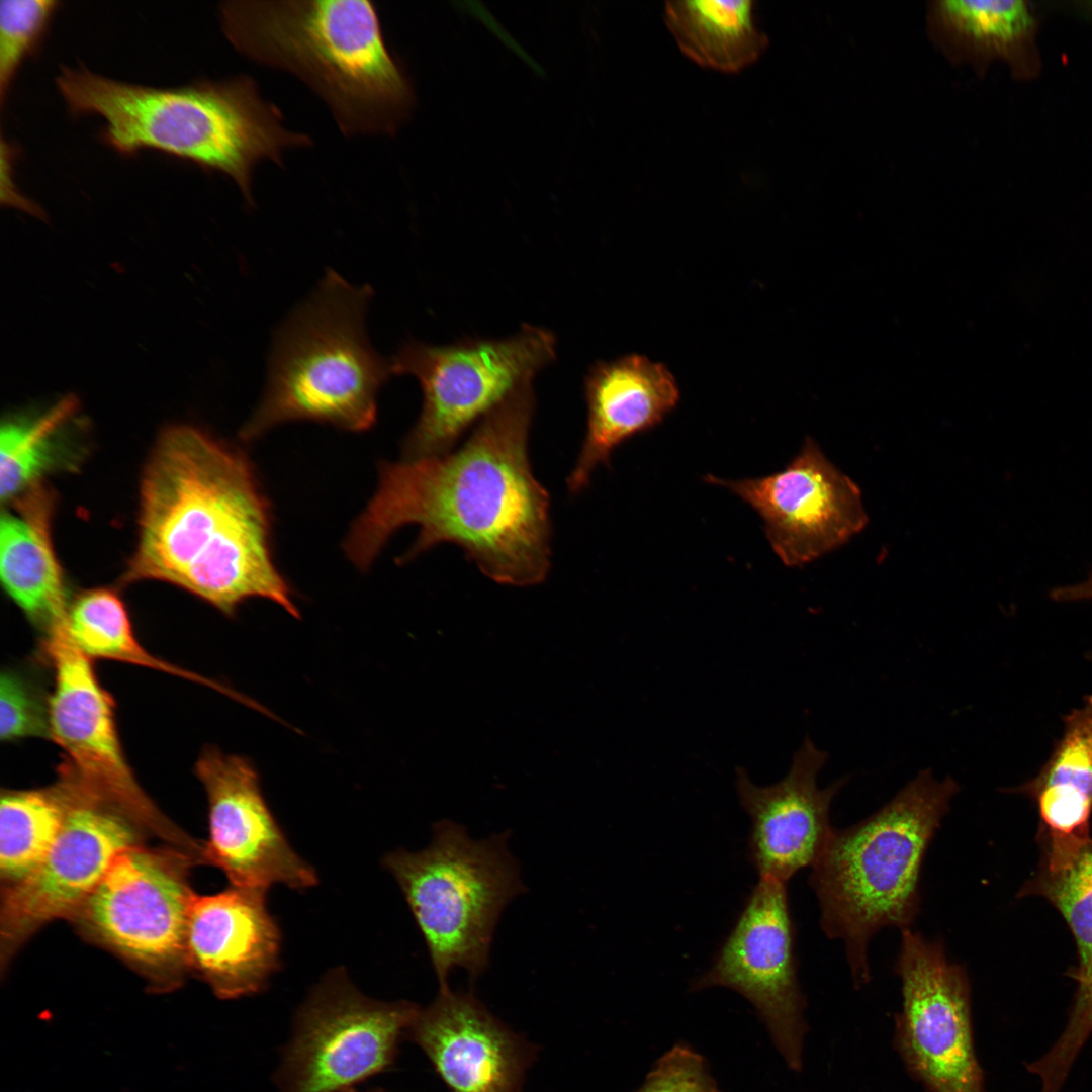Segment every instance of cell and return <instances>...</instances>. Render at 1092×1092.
<instances>
[{"label": "cell", "instance_id": "obj_1", "mask_svg": "<svg viewBox=\"0 0 1092 1092\" xmlns=\"http://www.w3.org/2000/svg\"><path fill=\"white\" fill-rule=\"evenodd\" d=\"M534 406L530 384L482 419L456 451L383 462L377 489L344 542L348 558L366 570L389 538L413 524L420 531L403 563L449 542L495 582L541 583L550 568V517L528 455Z\"/></svg>", "mask_w": 1092, "mask_h": 1092}, {"label": "cell", "instance_id": "obj_2", "mask_svg": "<svg viewBox=\"0 0 1092 1092\" xmlns=\"http://www.w3.org/2000/svg\"><path fill=\"white\" fill-rule=\"evenodd\" d=\"M123 582L174 584L226 616L252 598L300 612L271 548V509L241 451L189 425L163 430L144 470Z\"/></svg>", "mask_w": 1092, "mask_h": 1092}, {"label": "cell", "instance_id": "obj_3", "mask_svg": "<svg viewBox=\"0 0 1092 1092\" xmlns=\"http://www.w3.org/2000/svg\"><path fill=\"white\" fill-rule=\"evenodd\" d=\"M219 13L238 52L300 79L344 135H392L410 116L412 83L373 2L241 0L223 2Z\"/></svg>", "mask_w": 1092, "mask_h": 1092}, {"label": "cell", "instance_id": "obj_4", "mask_svg": "<svg viewBox=\"0 0 1092 1092\" xmlns=\"http://www.w3.org/2000/svg\"><path fill=\"white\" fill-rule=\"evenodd\" d=\"M57 86L73 115L105 119L102 139L117 152L155 149L219 171L250 206L260 162L282 166L285 152L312 145L308 134L283 125L282 112L248 75L156 88L62 67Z\"/></svg>", "mask_w": 1092, "mask_h": 1092}, {"label": "cell", "instance_id": "obj_5", "mask_svg": "<svg viewBox=\"0 0 1092 1092\" xmlns=\"http://www.w3.org/2000/svg\"><path fill=\"white\" fill-rule=\"evenodd\" d=\"M959 785L921 770L873 815L832 830L809 884L820 926L842 941L853 984L871 979L868 948L885 927L910 928L920 906L918 881L926 849Z\"/></svg>", "mask_w": 1092, "mask_h": 1092}, {"label": "cell", "instance_id": "obj_6", "mask_svg": "<svg viewBox=\"0 0 1092 1092\" xmlns=\"http://www.w3.org/2000/svg\"><path fill=\"white\" fill-rule=\"evenodd\" d=\"M372 290L329 269L312 295L277 331L263 397L241 430L252 441L291 421L328 423L353 432L376 420L390 359L370 345L365 312Z\"/></svg>", "mask_w": 1092, "mask_h": 1092}, {"label": "cell", "instance_id": "obj_7", "mask_svg": "<svg viewBox=\"0 0 1092 1092\" xmlns=\"http://www.w3.org/2000/svg\"><path fill=\"white\" fill-rule=\"evenodd\" d=\"M508 837L473 839L464 826L444 819L434 825L427 847L397 849L383 859L425 940L440 988L449 986L455 969L471 979L486 970L499 916L525 891Z\"/></svg>", "mask_w": 1092, "mask_h": 1092}, {"label": "cell", "instance_id": "obj_8", "mask_svg": "<svg viewBox=\"0 0 1092 1092\" xmlns=\"http://www.w3.org/2000/svg\"><path fill=\"white\" fill-rule=\"evenodd\" d=\"M555 356L552 332L531 325L504 339L403 344L390 358L393 375H413L423 391L420 417L404 440V458L449 452L472 424L532 384Z\"/></svg>", "mask_w": 1092, "mask_h": 1092}, {"label": "cell", "instance_id": "obj_9", "mask_svg": "<svg viewBox=\"0 0 1092 1092\" xmlns=\"http://www.w3.org/2000/svg\"><path fill=\"white\" fill-rule=\"evenodd\" d=\"M42 650L54 675L49 732L65 753L63 771L130 822L192 851L197 842L172 824L138 783L119 740L112 697L70 637L66 621L44 632Z\"/></svg>", "mask_w": 1092, "mask_h": 1092}, {"label": "cell", "instance_id": "obj_10", "mask_svg": "<svg viewBox=\"0 0 1092 1092\" xmlns=\"http://www.w3.org/2000/svg\"><path fill=\"white\" fill-rule=\"evenodd\" d=\"M419 1010L371 999L334 970L295 1013L273 1076L277 1091L340 1092L388 1070Z\"/></svg>", "mask_w": 1092, "mask_h": 1092}, {"label": "cell", "instance_id": "obj_11", "mask_svg": "<svg viewBox=\"0 0 1092 1092\" xmlns=\"http://www.w3.org/2000/svg\"><path fill=\"white\" fill-rule=\"evenodd\" d=\"M895 971L902 1008L894 1044L907 1071L927 1092H986L976 1055L971 985L940 940L902 930Z\"/></svg>", "mask_w": 1092, "mask_h": 1092}, {"label": "cell", "instance_id": "obj_12", "mask_svg": "<svg viewBox=\"0 0 1092 1092\" xmlns=\"http://www.w3.org/2000/svg\"><path fill=\"white\" fill-rule=\"evenodd\" d=\"M195 894L170 858L138 845L121 852L76 914L91 933L136 965L155 989L175 987L185 962Z\"/></svg>", "mask_w": 1092, "mask_h": 1092}, {"label": "cell", "instance_id": "obj_13", "mask_svg": "<svg viewBox=\"0 0 1092 1092\" xmlns=\"http://www.w3.org/2000/svg\"><path fill=\"white\" fill-rule=\"evenodd\" d=\"M710 987L732 989L748 1000L789 1068L802 1070L806 1002L786 883L758 879L712 966L691 984L693 991Z\"/></svg>", "mask_w": 1092, "mask_h": 1092}, {"label": "cell", "instance_id": "obj_14", "mask_svg": "<svg viewBox=\"0 0 1092 1092\" xmlns=\"http://www.w3.org/2000/svg\"><path fill=\"white\" fill-rule=\"evenodd\" d=\"M704 479L727 488L760 516L774 552L789 567L842 546L868 523L857 484L810 437L776 473L738 480L709 474Z\"/></svg>", "mask_w": 1092, "mask_h": 1092}, {"label": "cell", "instance_id": "obj_15", "mask_svg": "<svg viewBox=\"0 0 1092 1092\" xmlns=\"http://www.w3.org/2000/svg\"><path fill=\"white\" fill-rule=\"evenodd\" d=\"M75 788V800L53 847L30 874L8 886L3 898L2 964L40 927L76 914L114 859L136 845L127 818Z\"/></svg>", "mask_w": 1092, "mask_h": 1092}, {"label": "cell", "instance_id": "obj_16", "mask_svg": "<svg viewBox=\"0 0 1092 1092\" xmlns=\"http://www.w3.org/2000/svg\"><path fill=\"white\" fill-rule=\"evenodd\" d=\"M208 804L204 861L219 868L232 885L268 890L281 884L304 890L316 873L290 846L247 757L208 746L195 765Z\"/></svg>", "mask_w": 1092, "mask_h": 1092}, {"label": "cell", "instance_id": "obj_17", "mask_svg": "<svg viewBox=\"0 0 1092 1092\" xmlns=\"http://www.w3.org/2000/svg\"><path fill=\"white\" fill-rule=\"evenodd\" d=\"M827 753L805 737L795 751L788 774L768 786H757L743 767L736 768L739 802L750 818L749 858L759 878L787 883L797 872L812 867L833 830L830 806L848 778L826 788L818 775Z\"/></svg>", "mask_w": 1092, "mask_h": 1092}, {"label": "cell", "instance_id": "obj_18", "mask_svg": "<svg viewBox=\"0 0 1092 1092\" xmlns=\"http://www.w3.org/2000/svg\"><path fill=\"white\" fill-rule=\"evenodd\" d=\"M266 891L232 885L215 894L194 896L185 964L219 998L261 992L278 968L281 935L268 911Z\"/></svg>", "mask_w": 1092, "mask_h": 1092}, {"label": "cell", "instance_id": "obj_19", "mask_svg": "<svg viewBox=\"0 0 1092 1092\" xmlns=\"http://www.w3.org/2000/svg\"><path fill=\"white\" fill-rule=\"evenodd\" d=\"M406 1034L451 1092H518L530 1052L470 993L439 989Z\"/></svg>", "mask_w": 1092, "mask_h": 1092}, {"label": "cell", "instance_id": "obj_20", "mask_svg": "<svg viewBox=\"0 0 1092 1092\" xmlns=\"http://www.w3.org/2000/svg\"><path fill=\"white\" fill-rule=\"evenodd\" d=\"M585 438L567 478L570 492L589 483L599 465L626 440L660 424L677 405L679 388L671 371L646 356L630 354L594 364L584 379Z\"/></svg>", "mask_w": 1092, "mask_h": 1092}, {"label": "cell", "instance_id": "obj_21", "mask_svg": "<svg viewBox=\"0 0 1092 1092\" xmlns=\"http://www.w3.org/2000/svg\"><path fill=\"white\" fill-rule=\"evenodd\" d=\"M1022 895L1045 898L1073 933L1079 965L1077 988L1067 1023L1051 1048L1025 1068L1039 1092H1061L1082 1049L1092 1035V838L1059 853H1044L1037 874Z\"/></svg>", "mask_w": 1092, "mask_h": 1092}, {"label": "cell", "instance_id": "obj_22", "mask_svg": "<svg viewBox=\"0 0 1092 1092\" xmlns=\"http://www.w3.org/2000/svg\"><path fill=\"white\" fill-rule=\"evenodd\" d=\"M53 510L54 495L39 484L7 504L0 520L2 585L43 633L65 621L69 606L52 540Z\"/></svg>", "mask_w": 1092, "mask_h": 1092}, {"label": "cell", "instance_id": "obj_23", "mask_svg": "<svg viewBox=\"0 0 1092 1092\" xmlns=\"http://www.w3.org/2000/svg\"><path fill=\"white\" fill-rule=\"evenodd\" d=\"M1063 731L1039 771L1010 793L1032 800L1044 852L1069 850L1090 839L1092 814V694L1063 717Z\"/></svg>", "mask_w": 1092, "mask_h": 1092}, {"label": "cell", "instance_id": "obj_24", "mask_svg": "<svg viewBox=\"0 0 1092 1092\" xmlns=\"http://www.w3.org/2000/svg\"><path fill=\"white\" fill-rule=\"evenodd\" d=\"M750 0H681L664 6V22L679 50L704 68L741 72L765 52L768 37Z\"/></svg>", "mask_w": 1092, "mask_h": 1092}, {"label": "cell", "instance_id": "obj_25", "mask_svg": "<svg viewBox=\"0 0 1092 1092\" xmlns=\"http://www.w3.org/2000/svg\"><path fill=\"white\" fill-rule=\"evenodd\" d=\"M66 627L78 648L90 659H108L179 676L212 688L251 708L255 701L213 679L165 661L136 638L120 597L106 587L83 590L70 603Z\"/></svg>", "mask_w": 1092, "mask_h": 1092}, {"label": "cell", "instance_id": "obj_26", "mask_svg": "<svg viewBox=\"0 0 1092 1092\" xmlns=\"http://www.w3.org/2000/svg\"><path fill=\"white\" fill-rule=\"evenodd\" d=\"M46 789L7 791L0 803V871L13 885L30 874L59 837L76 796L70 779Z\"/></svg>", "mask_w": 1092, "mask_h": 1092}, {"label": "cell", "instance_id": "obj_27", "mask_svg": "<svg viewBox=\"0 0 1092 1092\" xmlns=\"http://www.w3.org/2000/svg\"><path fill=\"white\" fill-rule=\"evenodd\" d=\"M78 411L69 395L47 411L2 423L0 433V496L10 504L41 484L50 472L70 463L65 429Z\"/></svg>", "mask_w": 1092, "mask_h": 1092}, {"label": "cell", "instance_id": "obj_28", "mask_svg": "<svg viewBox=\"0 0 1092 1092\" xmlns=\"http://www.w3.org/2000/svg\"><path fill=\"white\" fill-rule=\"evenodd\" d=\"M940 11L970 39L1013 56L1027 75L1034 72L1036 23L1025 1L945 0Z\"/></svg>", "mask_w": 1092, "mask_h": 1092}, {"label": "cell", "instance_id": "obj_29", "mask_svg": "<svg viewBox=\"0 0 1092 1092\" xmlns=\"http://www.w3.org/2000/svg\"><path fill=\"white\" fill-rule=\"evenodd\" d=\"M52 0H4L0 3V98L6 94L25 58L42 40L59 6Z\"/></svg>", "mask_w": 1092, "mask_h": 1092}, {"label": "cell", "instance_id": "obj_30", "mask_svg": "<svg viewBox=\"0 0 1092 1092\" xmlns=\"http://www.w3.org/2000/svg\"><path fill=\"white\" fill-rule=\"evenodd\" d=\"M50 736L49 698L22 673L7 669L0 680V737L13 741Z\"/></svg>", "mask_w": 1092, "mask_h": 1092}, {"label": "cell", "instance_id": "obj_31", "mask_svg": "<svg viewBox=\"0 0 1092 1092\" xmlns=\"http://www.w3.org/2000/svg\"><path fill=\"white\" fill-rule=\"evenodd\" d=\"M634 1092H720L704 1057L677 1043L654 1064Z\"/></svg>", "mask_w": 1092, "mask_h": 1092}, {"label": "cell", "instance_id": "obj_32", "mask_svg": "<svg viewBox=\"0 0 1092 1092\" xmlns=\"http://www.w3.org/2000/svg\"><path fill=\"white\" fill-rule=\"evenodd\" d=\"M13 147L5 143L1 138V203L25 211L37 218L43 219V210L34 202L18 192L12 176Z\"/></svg>", "mask_w": 1092, "mask_h": 1092}, {"label": "cell", "instance_id": "obj_33", "mask_svg": "<svg viewBox=\"0 0 1092 1092\" xmlns=\"http://www.w3.org/2000/svg\"><path fill=\"white\" fill-rule=\"evenodd\" d=\"M1068 596L1072 602L1092 600V573L1083 581L1071 584Z\"/></svg>", "mask_w": 1092, "mask_h": 1092}, {"label": "cell", "instance_id": "obj_34", "mask_svg": "<svg viewBox=\"0 0 1092 1092\" xmlns=\"http://www.w3.org/2000/svg\"><path fill=\"white\" fill-rule=\"evenodd\" d=\"M340 1092H386V1091H384L381 1088L369 1089L367 1091H359L356 1088H352V1089H348V1090H344V1091H340Z\"/></svg>", "mask_w": 1092, "mask_h": 1092}, {"label": "cell", "instance_id": "obj_35", "mask_svg": "<svg viewBox=\"0 0 1092 1092\" xmlns=\"http://www.w3.org/2000/svg\"><path fill=\"white\" fill-rule=\"evenodd\" d=\"M1086 658H1087V659H1088V660H1089L1090 662H1092V650H1091V651H1089V652H1088V653L1086 654Z\"/></svg>", "mask_w": 1092, "mask_h": 1092}]
</instances>
